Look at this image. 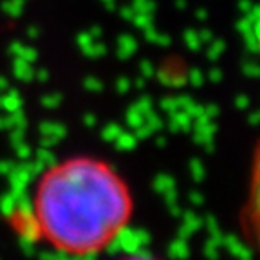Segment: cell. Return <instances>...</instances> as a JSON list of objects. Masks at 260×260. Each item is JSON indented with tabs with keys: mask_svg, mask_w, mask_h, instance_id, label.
<instances>
[{
	"mask_svg": "<svg viewBox=\"0 0 260 260\" xmlns=\"http://www.w3.org/2000/svg\"><path fill=\"white\" fill-rule=\"evenodd\" d=\"M145 125L148 126L152 132H157V130L162 128L165 121H162V118L159 116L157 112H154V110H148V112L145 114Z\"/></svg>",
	"mask_w": 260,
	"mask_h": 260,
	"instance_id": "d6986e66",
	"label": "cell"
},
{
	"mask_svg": "<svg viewBox=\"0 0 260 260\" xmlns=\"http://www.w3.org/2000/svg\"><path fill=\"white\" fill-rule=\"evenodd\" d=\"M188 81H190L193 87H203L204 83V74L201 69H191L190 74H188Z\"/></svg>",
	"mask_w": 260,
	"mask_h": 260,
	"instance_id": "d6a6232c",
	"label": "cell"
},
{
	"mask_svg": "<svg viewBox=\"0 0 260 260\" xmlns=\"http://www.w3.org/2000/svg\"><path fill=\"white\" fill-rule=\"evenodd\" d=\"M110 253H126L130 256H152V253L145 251L150 246V235L145 230H132L121 228L119 233L109 244Z\"/></svg>",
	"mask_w": 260,
	"mask_h": 260,
	"instance_id": "7a4b0ae2",
	"label": "cell"
},
{
	"mask_svg": "<svg viewBox=\"0 0 260 260\" xmlns=\"http://www.w3.org/2000/svg\"><path fill=\"white\" fill-rule=\"evenodd\" d=\"M8 118V130L9 128H25V116L22 114V110H13V112H9V116H6Z\"/></svg>",
	"mask_w": 260,
	"mask_h": 260,
	"instance_id": "ffe728a7",
	"label": "cell"
},
{
	"mask_svg": "<svg viewBox=\"0 0 260 260\" xmlns=\"http://www.w3.org/2000/svg\"><path fill=\"white\" fill-rule=\"evenodd\" d=\"M143 85H145V78H139L138 81H136V87H138V89H143Z\"/></svg>",
	"mask_w": 260,
	"mask_h": 260,
	"instance_id": "be15d7a7",
	"label": "cell"
},
{
	"mask_svg": "<svg viewBox=\"0 0 260 260\" xmlns=\"http://www.w3.org/2000/svg\"><path fill=\"white\" fill-rule=\"evenodd\" d=\"M9 130H11V134H9V139H11L13 145L24 141V130L25 128H9Z\"/></svg>",
	"mask_w": 260,
	"mask_h": 260,
	"instance_id": "60d3db41",
	"label": "cell"
},
{
	"mask_svg": "<svg viewBox=\"0 0 260 260\" xmlns=\"http://www.w3.org/2000/svg\"><path fill=\"white\" fill-rule=\"evenodd\" d=\"M60 103H61L60 94H45V96L42 98V105H44L45 109H56V107H60Z\"/></svg>",
	"mask_w": 260,
	"mask_h": 260,
	"instance_id": "1f68e13d",
	"label": "cell"
},
{
	"mask_svg": "<svg viewBox=\"0 0 260 260\" xmlns=\"http://www.w3.org/2000/svg\"><path fill=\"white\" fill-rule=\"evenodd\" d=\"M181 217H183V224L179 228V237H183V239L195 235L203 228V219L197 213H193V211H186Z\"/></svg>",
	"mask_w": 260,
	"mask_h": 260,
	"instance_id": "5b68a950",
	"label": "cell"
},
{
	"mask_svg": "<svg viewBox=\"0 0 260 260\" xmlns=\"http://www.w3.org/2000/svg\"><path fill=\"white\" fill-rule=\"evenodd\" d=\"M121 132H123V128L118 125V123H109V125L102 130V138L105 139L107 143H114L116 141V138H118Z\"/></svg>",
	"mask_w": 260,
	"mask_h": 260,
	"instance_id": "7402d4cb",
	"label": "cell"
},
{
	"mask_svg": "<svg viewBox=\"0 0 260 260\" xmlns=\"http://www.w3.org/2000/svg\"><path fill=\"white\" fill-rule=\"evenodd\" d=\"M184 44H186V47L191 49V51H197V49L203 47V42H201V38H199V32L193 31V29H188V31L184 32Z\"/></svg>",
	"mask_w": 260,
	"mask_h": 260,
	"instance_id": "cb8c5ba5",
	"label": "cell"
},
{
	"mask_svg": "<svg viewBox=\"0 0 260 260\" xmlns=\"http://www.w3.org/2000/svg\"><path fill=\"white\" fill-rule=\"evenodd\" d=\"M168 255L174 256V258H186L190 255V246H188V239L183 237H177L174 242L170 244L168 248Z\"/></svg>",
	"mask_w": 260,
	"mask_h": 260,
	"instance_id": "30bf717a",
	"label": "cell"
},
{
	"mask_svg": "<svg viewBox=\"0 0 260 260\" xmlns=\"http://www.w3.org/2000/svg\"><path fill=\"white\" fill-rule=\"evenodd\" d=\"M239 8H240V11H242V15H248V13L253 11V8H255V6H253L251 0H240Z\"/></svg>",
	"mask_w": 260,
	"mask_h": 260,
	"instance_id": "bcb514c9",
	"label": "cell"
},
{
	"mask_svg": "<svg viewBox=\"0 0 260 260\" xmlns=\"http://www.w3.org/2000/svg\"><path fill=\"white\" fill-rule=\"evenodd\" d=\"M35 78H38V80H47L49 78V74H47V71H38V73H35Z\"/></svg>",
	"mask_w": 260,
	"mask_h": 260,
	"instance_id": "6f0895ef",
	"label": "cell"
},
{
	"mask_svg": "<svg viewBox=\"0 0 260 260\" xmlns=\"http://www.w3.org/2000/svg\"><path fill=\"white\" fill-rule=\"evenodd\" d=\"M244 35V42H246V47L251 51V53H256L258 51V32L256 29H251V31L242 32Z\"/></svg>",
	"mask_w": 260,
	"mask_h": 260,
	"instance_id": "4316f807",
	"label": "cell"
},
{
	"mask_svg": "<svg viewBox=\"0 0 260 260\" xmlns=\"http://www.w3.org/2000/svg\"><path fill=\"white\" fill-rule=\"evenodd\" d=\"M94 40H96V38H94L89 31L80 32V35H78V45H80V47H81V51H85V49L89 47V45L92 44Z\"/></svg>",
	"mask_w": 260,
	"mask_h": 260,
	"instance_id": "836d02e7",
	"label": "cell"
},
{
	"mask_svg": "<svg viewBox=\"0 0 260 260\" xmlns=\"http://www.w3.org/2000/svg\"><path fill=\"white\" fill-rule=\"evenodd\" d=\"M222 53H224V42L222 40H211L210 47H208V58H210V60H217Z\"/></svg>",
	"mask_w": 260,
	"mask_h": 260,
	"instance_id": "f1b7e54d",
	"label": "cell"
},
{
	"mask_svg": "<svg viewBox=\"0 0 260 260\" xmlns=\"http://www.w3.org/2000/svg\"><path fill=\"white\" fill-rule=\"evenodd\" d=\"M159 105H161V109L165 110L167 114H170V112H174V110H177V105H175V98L174 96L162 98L161 102H159Z\"/></svg>",
	"mask_w": 260,
	"mask_h": 260,
	"instance_id": "d590c367",
	"label": "cell"
},
{
	"mask_svg": "<svg viewBox=\"0 0 260 260\" xmlns=\"http://www.w3.org/2000/svg\"><path fill=\"white\" fill-rule=\"evenodd\" d=\"M13 167H15V162H11V161H0V175H6L8 177L9 175V172L13 170Z\"/></svg>",
	"mask_w": 260,
	"mask_h": 260,
	"instance_id": "ee69618b",
	"label": "cell"
},
{
	"mask_svg": "<svg viewBox=\"0 0 260 260\" xmlns=\"http://www.w3.org/2000/svg\"><path fill=\"white\" fill-rule=\"evenodd\" d=\"M210 80L211 81H220V80H222V71L217 69V67H215V69H211L210 71Z\"/></svg>",
	"mask_w": 260,
	"mask_h": 260,
	"instance_id": "816d5d0a",
	"label": "cell"
},
{
	"mask_svg": "<svg viewBox=\"0 0 260 260\" xmlns=\"http://www.w3.org/2000/svg\"><path fill=\"white\" fill-rule=\"evenodd\" d=\"M8 80H6L4 76H0V92H6L8 90Z\"/></svg>",
	"mask_w": 260,
	"mask_h": 260,
	"instance_id": "11a10c76",
	"label": "cell"
},
{
	"mask_svg": "<svg viewBox=\"0 0 260 260\" xmlns=\"http://www.w3.org/2000/svg\"><path fill=\"white\" fill-rule=\"evenodd\" d=\"M136 49H138V42H136L134 37H130V35H123V37H119L118 56L121 58V60H126V58L132 56V54L136 53Z\"/></svg>",
	"mask_w": 260,
	"mask_h": 260,
	"instance_id": "ba28073f",
	"label": "cell"
},
{
	"mask_svg": "<svg viewBox=\"0 0 260 260\" xmlns=\"http://www.w3.org/2000/svg\"><path fill=\"white\" fill-rule=\"evenodd\" d=\"M24 6H25V0H4L2 9L9 16H20L22 11H24Z\"/></svg>",
	"mask_w": 260,
	"mask_h": 260,
	"instance_id": "2e32d148",
	"label": "cell"
},
{
	"mask_svg": "<svg viewBox=\"0 0 260 260\" xmlns=\"http://www.w3.org/2000/svg\"><path fill=\"white\" fill-rule=\"evenodd\" d=\"M206 16H208L206 9H199V11H197V18H199V20H206Z\"/></svg>",
	"mask_w": 260,
	"mask_h": 260,
	"instance_id": "94428289",
	"label": "cell"
},
{
	"mask_svg": "<svg viewBox=\"0 0 260 260\" xmlns=\"http://www.w3.org/2000/svg\"><path fill=\"white\" fill-rule=\"evenodd\" d=\"M83 123H85L87 126H94V125H96V116H94V114H85Z\"/></svg>",
	"mask_w": 260,
	"mask_h": 260,
	"instance_id": "f5cc1de1",
	"label": "cell"
},
{
	"mask_svg": "<svg viewBox=\"0 0 260 260\" xmlns=\"http://www.w3.org/2000/svg\"><path fill=\"white\" fill-rule=\"evenodd\" d=\"M83 53L87 54L89 58H102L103 54L107 53V47L102 44V42H98V40H94L92 44L89 45V47L83 51Z\"/></svg>",
	"mask_w": 260,
	"mask_h": 260,
	"instance_id": "83f0119b",
	"label": "cell"
},
{
	"mask_svg": "<svg viewBox=\"0 0 260 260\" xmlns=\"http://www.w3.org/2000/svg\"><path fill=\"white\" fill-rule=\"evenodd\" d=\"M143 123H145V114L139 112V110L132 105L128 110H126V125L134 130V128H138L139 125H143Z\"/></svg>",
	"mask_w": 260,
	"mask_h": 260,
	"instance_id": "e0dca14e",
	"label": "cell"
},
{
	"mask_svg": "<svg viewBox=\"0 0 260 260\" xmlns=\"http://www.w3.org/2000/svg\"><path fill=\"white\" fill-rule=\"evenodd\" d=\"M143 32H145V38L150 42V44H157V45H162V47H167V45L170 44V37L165 35V32H159L154 25L143 29Z\"/></svg>",
	"mask_w": 260,
	"mask_h": 260,
	"instance_id": "4fadbf2b",
	"label": "cell"
},
{
	"mask_svg": "<svg viewBox=\"0 0 260 260\" xmlns=\"http://www.w3.org/2000/svg\"><path fill=\"white\" fill-rule=\"evenodd\" d=\"M35 159L37 161H40L42 165H44L45 168L47 167H53L54 165V154L51 152V148H47V146H42V148H38L37 154H35Z\"/></svg>",
	"mask_w": 260,
	"mask_h": 260,
	"instance_id": "44dd1931",
	"label": "cell"
},
{
	"mask_svg": "<svg viewBox=\"0 0 260 260\" xmlns=\"http://www.w3.org/2000/svg\"><path fill=\"white\" fill-rule=\"evenodd\" d=\"M119 13H121V16L125 18V20H132V18H134V15H136L134 8H130V6H125V8H121V9H119Z\"/></svg>",
	"mask_w": 260,
	"mask_h": 260,
	"instance_id": "c3c4849f",
	"label": "cell"
},
{
	"mask_svg": "<svg viewBox=\"0 0 260 260\" xmlns=\"http://www.w3.org/2000/svg\"><path fill=\"white\" fill-rule=\"evenodd\" d=\"M220 248H222V239H215V237H208L206 240V246H204V255L208 258L215 260L219 258V253H220Z\"/></svg>",
	"mask_w": 260,
	"mask_h": 260,
	"instance_id": "9a60e30c",
	"label": "cell"
},
{
	"mask_svg": "<svg viewBox=\"0 0 260 260\" xmlns=\"http://www.w3.org/2000/svg\"><path fill=\"white\" fill-rule=\"evenodd\" d=\"M248 121H249V125H256V121H258V112H251V114H249Z\"/></svg>",
	"mask_w": 260,
	"mask_h": 260,
	"instance_id": "9f6ffc18",
	"label": "cell"
},
{
	"mask_svg": "<svg viewBox=\"0 0 260 260\" xmlns=\"http://www.w3.org/2000/svg\"><path fill=\"white\" fill-rule=\"evenodd\" d=\"M128 195L118 175L92 159H76L51 170L37 195V219L58 249L92 255L125 228Z\"/></svg>",
	"mask_w": 260,
	"mask_h": 260,
	"instance_id": "6da1fadb",
	"label": "cell"
},
{
	"mask_svg": "<svg viewBox=\"0 0 260 260\" xmlns=\"http://www.w3.org/2000/svg\"><path fill=\"white\" fill-rule=\"evenodd\" d=\"M0 130H8V118L0 116Z\"/></svg>",
	"mask_w": 260,
	"mask_h": 260,
	"instance_id": "91938a15",
	"label": "cell"
},
{
	"mask_svg": "<svg viewBox=\"0 0 260 260\" xmlns=\"http://www.w3.org/2000/svg\"><path fill=\"white\" fill-rule=\"evenodd\" d=\"M13 146H15V154H16V157H18V159H22V161H27V159L31 157L32 150H31V146H29L25 141L16 143V145H13Z\"/></svg>",
	"mask_w": 260,
	"mask_h": 260,
	"instance_id": "f546056e",
	"label": "cell"
},
{
	"mask_svg": "<svg viewBox=\"0 0 260 260\" xmlns=\"http://www.w3.org/2000/svg\"><path fill=\"white\" fill-rule=\"evenodd\" d=\"M132 8H134L136 13H150V15H154L155 2L154 0H134Z\"/></svg>",
	"mask_w": 260,
	"mask_h": 260,
	"instance_id": "484cf974",
	"label": "cell"
},
{
	"mask_svg": "<svg viewBox=\"0 0 260 260\" xmlns=\"http://www.w3.org/2000/svg\"><path fill=\"white\" fill-rule=\"evenodd\" d=\"M172 188H175V181L174 177H170V175L167 174H159L157 177L154 179V190L157 191V193H167L168 190H172Z\"/></svg>",
	"mask_w": 260,
	"mask_h": 260,
	"instance_id": "5bb4252c",
	"label": "cell"
},
{
	"mask_svg": "<svg viewBox=\"0 0 260 260\" xmlns=\"http://www.w3.org/2000/svg\"><path fill=\"white\" fill-rule=\"evenodd\" d=\"M188 201H190L191 204H193V206H201V204L204 203V195L201 193V191H190V193H188Z\"/></svg>",
	"mask_w": 260,
	"mask_h": 260,
	"instance_id": "b9f144b4",
	"label": "cell"
},
{
	"mask_svg": "<svg viewBox=\"0 0 260 260\" xmlns=\"http://www.w3.org/2000/svg\"><path fill=\"white\" fill-rule=\"evenodd\" d=\"M188 168H190V174H191V177H193V181H197V183L206 177V168H204V162L201 161V159H197V157L191 159Z\"/></svg>",
	"mask_w": 260,
	"mask_h": 260,
	"instance_id": "ac0fdd59",
	"label": "cell"
},
{
	"mask_svg": "<svg viewBox=\"0 0 260 260\" xmlns=\"http://www.w3.org/2000/svg\"><path fill=\"white\" fill-rule=\"evenodd\" d=\"M222 248L226 249L228 253H232L233 256L242 258V260H249L253 255L248 246L235 235H222Z\"/></svg>",
	"mask_w": 260,
	"mask_h": 260,
	"instance_id": "277c9868",
	"label": "cell"
},
{
	"mask_svg": "<svg viewBox=\"0 0 260 260\" xmlns=\"http://www.w3.org/2000/svg\"><path fill=\"white\" fill-rule=\"evenodd\" d=\"M175 6H177L179 9H184V6H186V2H184V0H175Z\"/></svg>",
	"mask_w": 260,
	"mask_h": 260,
	"instance_id": "e7e4bbea",
	"label": "cell"
},
{
	"mask_svg": "<svg viewBox=\"0 0 260 260\" xmlns=\"http://www.w3.org/2000/svg\"><path fill=\"white\" fill-rule=\"evenodd\" d=\"M134 107L139 110V112H143V114H146L148 110H152V100L148 96H145V98H139L138 102L134 103Z\"/></svg>",
	"mask_w": 260,
	"mask_h": 260,
	"instance_id": "8d00e7d4",
	"label": "cell"
},
{
	"mask_svg": "<svg viewBox=\"0 0 260 260\" xmlns=\"http://www.w3.org/2000/svg\"><path fill=\"white\" fill-rule=\"evenodd\" d=\"M155 145H157V146H165V145H167V139H165V138H157V139H155Z\"/></svg>",
	"mask_w": 260,
	"mask_h": 260,
	"instance_id": "6125c7cd",
	"label": "cell"
},
{
	"mask_svg": "<svg viewBox=\"0 0 260 260\" xmlns=\"http://www.w3.org/2000/svg\"><path fill=\"white\" fill-rule=\"evenodd\" d=\"M139 71H141V76L145 78V80H146V78L154 76V73H155L154 65H152L148 60H145V61H141V63H139Z\"/></svg>",
	"mask_w": 260,
	"mask_h": 260,
	"instance_id": "f35d334b",
	"label": "cell"
},
{
	"mask_svg": "<svg viewBox=\"0 0 260 260\" xmlns=\"http://www.w3.org/2000/svg\"><path fill=\"white\" fill-rule=\"evenodd\" d=\"M22 47H24V44H20V42H13L11 45H9V53H11V56H20L22 53Z\"/></svg>",
	"mask_w": 260,
	"mask_h": 260,
	"instance_id": "7dc6e473",
	"label": "cell"
},
{
	"mask_svg": "<svg viewBox=\"0 0 260 260\" xmlns=\"http://www.w3.org/2000/svg\"><path fill=\"white\" fill-rule=\"evenodd\" d=\"M168 208H170V213L174 217H181L183 215V210H181V206H179V203H172L168 204Z\"/></svg>",
	"mask_w": 260,
	"mask_h": 260,
	"instance_id": "f907efd6",
	"label": "cell"
},
{
	"mask_svg": "<svg viewBox=\"0 0 260 260\" xmlns=\"http://www.w3.org/2000/svg\"><path fill=\"white\" fill-rule=\"evenodd\" d=\"M35 175H37V172H35L29 159L22 162V165H15L8 175L13 193H25V188H27V184L31 183Z\"/></svg>",
	"mask_w": 260,
	"mask_h": 260,
	"instance_id": "3957f363",
	"label": "cell"
},
{
	"mask_svg": "<svg viewBox=\"0 0 260 260\" xmlns=\"http://www.w3.org/2000/svg\"><path fill=\"white\" fill-rule=\"evenodd\" d=\"M235 107L240 110H246L249 107V98L248 96H244V94H240V96H237L235 100Z\"/></svg>",
	"mask_w": 260,
	"mask_h": 260,
	"instance_id": "7bdbcfd3",
	"label": "cell"
},
{
	"mask_svg": "<svg viewBox=\"0 0 260 260\" xmlns=\"http://www.w3.org/2000/svg\"><path fill=\"white\" fill-rule=\"evenodd\" d=\"M132 22H134L138 29H146L154 25V15H150V13H136Z\"/></svg>",
	"mask_w": 260,
	"mask_h": 260,
	"instance_id": "d4e9b609",
	"label": "cell"
},
{
	"mask_svg": "<svg viewBox=\"0 0 260 260\" xmlns=\"http://www.w3.org/2000/svg\"><path fill=\"white\" fill-rule=\"evenodd\" d=\"M242 73L246 74V76H249V78H255L256 74H258V67H256L255 61L246 60V61H244V65H242Z\"/></svg>",
	"mask_w": 260,
	"mask_h": 260,
	"instance_id": "74e56055",
	"label": "cell"
},
{
	"mask_svg": "<svg viewBox=\"0 0 260 260\" xmlns=\"http://www.w3.org/2000/svg\"><path fill=\"white\" fill-rule=\"evenodd\" d=\"M89 32H90V35H92L94 38H96V40H98V38H100V37H102V29H100V27H92Z\"/></svg>",
	"mask_w": 260,
	"mask_h": 260,
	"instance_id": "680465c9",
	"label": "cell"
},
{
	"mask_svg": "<svg viewBox=\"0 0 260 260\" xmlns=\"http://www.w3.org/2000/svg\"><path fill=\"white\" fill-rule=\"evenodd\" d=\"M130 87H132V81H130L128 78H119V80L116 81V89H118V92H121V94L128 92Z\"/></svg>",
	"mask_w": 260,
	"mask_h": 260,
	"instance_id": "ab89813d",
	"label": "cell"
},
{
	"mask_svg": "<svg viewBox=\"0 0 260 260\" xmlns=\"http://www.w3.org/2000/svg\"><path fill=\"white\" fill-rule=\"evenodd\" d=\"M0 107L6 112H13V110L22 109V98L16 90H6L4 96H0Z\"/></svg>",
	"mask_w": 260,
	"mask_h": 260,
	"instance_id": "9c48e42d",
	"label": "cell"
},
{
	"mask_svg": "<svg viewBox=\"0 0 260 260\" xmlns=\"http://www.w3.org/2000/svg\"><path fill=\"white\" fill-rule=\"evenodd\" d=\"M40 134L42 136H49V138H56V139H61L65 134H67V130L61 123H56V121H44L40 125Z\"/></svg>",
	"mask_w": 260,
	"mask_h": 260,
	"instance_id": "8fae6325",
	"label": "cell"
},
{
	"mask_svg": "<svg viewBox=\"0 0 260 260\" xmlns=\"http://www.w3.org/2000/svg\"><path fill=\"white\" fill-rule=\"evenodd\" d=\"M38 35H40V31H38V27H35V25L27 29V37H29V38H37Z\"/></svg>",
	"mask_w": 260,
	"mask_h": 260,
	"instance_id": "db71d44e",
	"label": "cell"
},
{
	"mask_svg": "<svg viewBox=\"0 0 260 260\" xmlns=\"http://www.w3.org/2000/svg\"><path fill=\"white\" fill-rule=\"evenodd\" d=\"M114 145H116L118 150H134L136 145H138V138L134 136V132L130 134V132H125V130H123L121 134L116 138Z\"/></svg>",
	"mask_w": 260,
	"mask_h": 260,
	"instance_id": "7c38bea8",
	"label": "cell"
},
{
	"mask_svg": "<svg viewBox=\"0 0 260 260\" xmlns=\"http://www.w3.org/2000/svg\"><path fill=\"white\" fill-rule=\"evenodd\" d=\"M197 32H199V38H201V42H203V45L210 44V42L213 40V35H211L210 29H201V31H197Z\"/></svg>",
	"mask_w": 260,
	"mask_h": 260,
	"instance_id": "f6af8a7d",
	"label": "cell"
},
{
	"mask_svg": "<svg viewBox=\"0 0 260 260\" xmlns=\"http://www.w3.org/2000/svg\"><path fill=\"white\" fill-rule=\"evenodd\" d=\"M13 74H15L18 80L29 81L35 78V69H32V63L20 56H15L13 60Z\"/></svg>",
	"mask_w": 260,
	"mask_h": 260,
	"instance_id": "52a82bcc",
	"label": "cell"
},
{
	"mask_svg": "<svg viewBox=\"0 0 260 260\" xmlns=\"http://www.w3.org/2000/svg\"><path fill=\"white\" fill-rule=\"evenodd\" d=\"M20 58H24V60H27V61H31V63H35V61H37V58H38L37 49L31 47V45H29V47H27V45H24V47H22Z\"/></svg>",
	"mask_w": 260,
	"mask_h": 260,
	"instance_id": "e575fe53",
	"label": "cell"
},
{
	"mask_svg": "<svg viewBox=\"0 0 260 260\" xmlns=\"http://www.w3.org/2000/svg\"><path fill=\"white\" fill-rule=\"evenodd\" d=\"M204 114H206V116H208L210 119L217 118V116H219V107H215V105H208V107H204Z\"/></svg>",
	"mask_w": 260,
	"mask_h": 260,
	"instance_id": "681fc988",
	"label": "cell"
},
{
	"mask_svg": "<svg viewBox=\"0 0 260 260\" xmlns=\"http://www.w3.org/2000/svg\"><path fill=\"white\" fill-rule=\"evenodd\" d=\"M193 125V119L190 118V114L186 110H174L170 112V119H168V126L172 132H183V130H190Z\"/></svg>",
	"mask_w": 260,
	"mask_h": 260,
	"instance_id": "8992f818",
	"label": "cell"
},
{
	"mask_svg": "<svg viewBox=\"0 0 260 260\" xmlns=\"http://www.w3.org/2000/svg\"><path fill=\"white\" fill-rule=\"evenodd\" d=\"M83 87H85L87 90H90V92H100V90H103V81L94 76H87L85 80H83Z\"/></svg>",
	"mask_w": 260,
	"mask_h": 260,
	"instance_id": "4dcf8cb0",
	"label": "cell"
},
{
	"mask_svg": "<svg viewBox=\"0 0 260 260\" xmlns=\"http://www.w3.org/2000/svg\"><path fill=\"white\" fill-rule=\"evenodd\" d=\"M15 208H16V193L9 191V193H6V195L0 197V210L4 211L6 215H9Z\"/></svg>",
	"mask_w": 260,
	"mask_h": 260,
	"instance_id": "603a6c76",
	"label": "cell"
}]
</instances>
